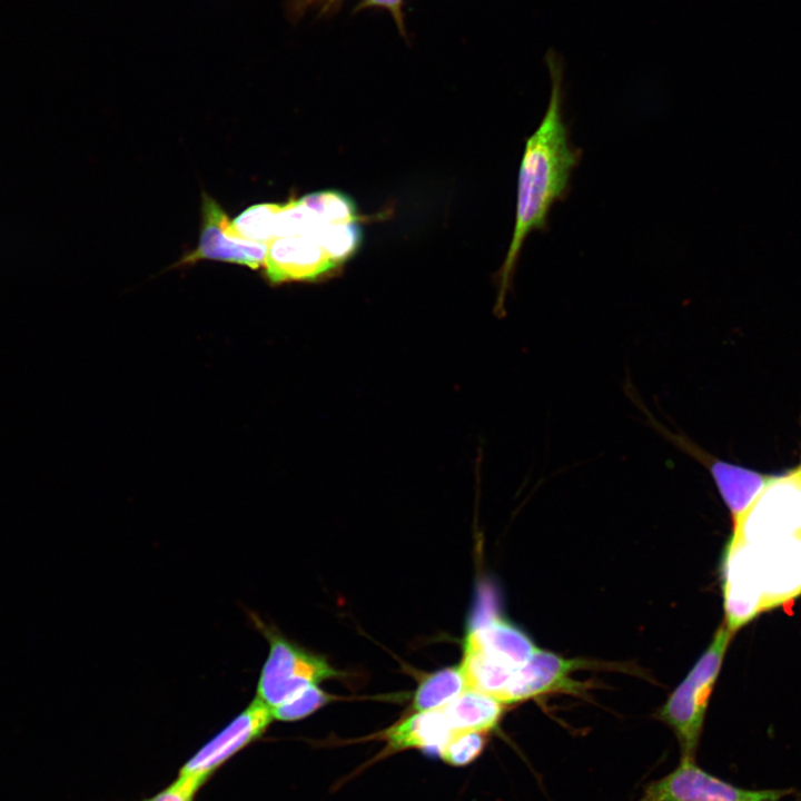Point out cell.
Returning <instances> with one entry per match:
<instances>
[{
  "instance_id": "cell-1",
  "label": "cell",
  "mask_w": 801,
  "mask_h": 801,
  "mask_svg": "<svg viewBox=\"0 0 801 801\" xmlns=\"http://www.w3.org/2000/svg\"><path fill=\"white\" fill-rule=\"evenodd\" d=\"M725 625L733 633L801 594V474L774 479L744 514L722 565Z\"/></svg>"
},
{
  "instance_id": "cell-2",
  "label": "cell",
  "mask_w": 801,
  "mask_h": 801,
  "mask_svg": "<svg viewBox=\"0 0 801 801\" xmlns=\"http://www.w3.org/2000/svg\"><path fill=\"white\" fill-rule=\"evenodd\" d=\"M544 60L551 78V95L540 125L525 141L518 170L515 224L500 270L497 306L504 301L524 241L531 233L546 229L550 210L554 202L567 196L572 172L581 159V150L572 145L563 115V59L548 49Z\"/></svg>"
},
{
  "instance_id": "cell-3",
  "label": "cell",
  "mask_w": 801,
  "mask_h": 801,
  "mask_svg": "<svg viewBox=\"0 0 801 801\" xmlns=\"http://www.w3.org/2000/svg\"><path fill=\"white\" fill-rule=\"evenodd\" d=\"M731 634L725 623L718 629L705 652L657 713L674 732L682 758L695 759L709 698Z\"/></svg>"
},
{
  "instance_id": "cell-4",
  "label": "cell",
  "mask_w": 801,
  "mask_h": 801,
  "mask_svg": "<svg viewBox=\"0 0 801 801\" xmlns=\"http://www.w3.org/2000/svg\"><path fill=\"white\" fill-rule=\"evenodd\" d=\"M249 617L269 643V653L261 668L255 696L270 710L308 686L339 675L323 657L290 642L257 614L250 613Z\"/></svg>"
},
{
  "instance_id": "cell-5",
  "label": "cell",
  "mask_w": 801,
  "mask_h": 801,
  "mask_svg": "<svg viewBox=\"0 0 801 801\" xmlns=\"http://www.w3.org/2000/svg\"><path fill=\"white\" fill-rule=\"evenodd\" d=\"M793 789L749 790L735 787L681 758L663 778L650 782L637 801H779Z\"/></svg>"
},
{
  "instance_id": "cell-6",
  "label": "cell",
  "mask_w": 801,
  "mask_h": 801,
  "mask_svg": "<svg viewBox=\"0 0 801 801\" xmlns=\"http://www.w3.org/2000/svg\"><path fill=\"white\" fill-rule=\"evenodd\" d=\"M257 696L179 769L178 777L200 789L228 760L260 739L273 722Z\"/></svg>"
},
{
  "instance_id": "cell-7",
  "label": "cell",
  "mask_w": 801,
  "mask_h": 801,
  "mask_svg": "<svg viewBox=\"0 0 801 801\" xmlns=\"http://www.w3.org/2000/svg\"><path fill=\"white\" fill-rule=\"evenodd\" d=\"M202 224L197 248L185 256L179 265L199 259L221 260L259 268L264 265L267 244L236 237L229 231L230 220L220 205L207 194L202 195Z\"/></svg>"
},
{
  "instance_id": "cell-8",
  "label": "cell",
  "mask_w": 801,
  "mask_h": 801,
  "mask_svg": "<svg viewBox=\"0 0 801 801\" xmlns=\"http://www.w3.org/2000/svg\"><path fill=\"white\" fill-rule=\"evenodd\" d=\"M585 665L586 661L568 660L537 649L525 664L513 672L498 700L506 705L552 692L580 693L586 685L570 675Z\"/></svg>"
},
{
  "instance_id": "cell-9",
  "label": "cell",
  "mask_w": 801,
  "mask_h": 801,
  "mask_svg": "<svg viewBox=\"0 0 801 801\" xmlns=\"http://www.w3.org/2000/svg\"><path fill=\"white\" fill-rule=\"evenodd\" d=\"M263 266L270 284L313 280L338 267L310 234L271 240Z\"/></svg>"
},
{
  "instance_id": "cell-10",
  "label": "cell",
  "mask_w": 801,
  "mask_h": 801,
  "mask_svg": "<svg viewBox=\"0 0 801 801\" xmlns=\"http://www.w3.org/2000/svg\"><path fill=\"white\" fill-rule=\"evenodd\" d=\"M464 649L481 651L513 669L525 664L537 650L522 630L500 615L471 629Z\"/></svg>"
},
{
  "instance_id": "cell-11",
  "label": "cell",
  "mask_w": 801,
  "mask_h": 801,
  "mask_svg": "<svg viewBox=\"0 0 801 801\" xmlns=\"http://www.w3.org/2000/svg\"><path fill=\"white\" fill-rule=\"evenodd\" d=\"M703 462L708 465L733 522L744 514L775 477L711 456Z\"/></svg>"
},
{
  "instance_id": "cell-12",
  "label": "cell",
  "mask_w": 801,
  "mask_h": 801,
  "mask_svg": "<svg viewBox=\"0 0 801 801\" xmlns=\"http://www.w3.org/2000/svg\"><path fill=\"white\" fill-rule=\"evenodd\" d=\"M454 731L441 709L415 712L384 733L390 752L422 749L439 754Z\"/></svg>"
},
{
  "instance_id": "cell-13",
  "label": "cell",
  "mask_w": 801,
  "mask_h": 801,
  "mask_svg": "<svg viewBox=\"0 0 801 801\" xmlns=\"http://www.w3.org/2000/svg\"><path fill=\"white\" fill-rule=\"evenodd\" d=\"M504 706L490 694L466 689L441 710L454 732L485 733L498 724Z\"/></svg>"
},
{
  "instance_id": "cell-14",
  "label": "cell",
  "mask_w": 801,
  "mask_h": 801,
  "mask_svg": "<svg viewBox=\"0 0 801 801\" xmlns=\"http://www.w3.org/2000/svg\"><path fill=\"white\" fill-rule=\"evenodd\" d=\"M467 690L498 696L508 684L516 669L481 651L464 649V659L459 666Z\"/></svg>"
},
{
  "instance_id": "cell-15",
  "label": "cell",
  "mask_w": 801,
  "mask_h": 801,
  "mask_svg": "<svg viewBox=\"0 0 801 801\" xmlns=\"http://www.w3.org/2000/svg\"><path fill=\"white\" fill-rule=\"evenodd\" d=\"M466 690L461 668L433 673L418 686L413 708L416 712L441 709Z\"/></svg>"
},
{
  "instance_id": "cell-16",
  "label": "cell",
  "mask_w": 801,
  "mask_h": 801,
  "mask_svg": "<svg viewBox=\"0 0 801 801\" xmlns=\"http://www.w3.org/2000/svg\"><path fill=\"white\" fill-rule=\"evenodd\" d=\"M280 204H258L248 207L229 224L236 237L269 244L276 238V219Z\"/></svg>"
},
{
  "instance_id": "cell-17",
  "label": "cell",
  "mask_w": 801,
  "mask_h": 801,
  "mask_svg": "<svg viewBox=\"0 0 801 801\" xmlns=\"http://www.w3.org/2000/svg\"><path fill=\"white\" fill-rule=\"evenodd\" d=\"M299 199L319 224L339 225L357 221L355 204L339 191H316Z\"/></svg>"
},
{
  "instance_id": "cell-18",
  "label": "cell",
  "mask_w": 801,
  "mask_h": 801,
  "mask_svg": "<svg viewBox=\"0 0 801 801\" xmlns=\"http://www.w3.org/2000/svg\"><path fill=\"white\" fill-rule=\"evenodd\" d=\"M310 235L338 266L355 253L360 241L357 221L339 225L318 224Z\"/></svg>"
},
{
  "instance_id": "cell-19",
  "label": "cell",
  "mask_w": 801,
  "mask_h": 801,
  "mask_svg": "<svg viewBox=\"0 0 801 801\" xmlns=\"http://www.w3.org/2000/svg\"><path fill=\"white\" fill-rule=\"evenodd\" d=\"M330 701V695L317 685H310L290 700L270 710L274 720L298 721L317 711Z\"/></svg>"
},
{
  "instance_id": "cell-20",
  "label": "cell",
  "mask_w": 801,
  "mask_h": 801,
  "mask_svg": "<svg viewBox=\"0 0 801 801\" xmlns=\"http://www.w3.org/2000/svg\"><path fill=\"white\" fill-rule=\"evenodd\" d=\"M485 742L484 732H454L439 756L451 765H466L482 753Z\"/></svg>"
},
{
  "instance_id": "cell-21",
  "label": "cell",
  "mask_w": 801,
  "mask_h": 801,
  "mask_svg": "<svg viewBox=\"0 0 801 801\" xmlns=\"http://www.w3.org/2000/svg\"><path fill=\"white\" fill-rule=\"evenodd\" d=\"M198 791L194 784L177 778L165 789L141 801H194Z\"/></svg>"
},
{
  "instance_id": "cell-22",
  "label": "cell",
  "mask_w": 801,
  "mask_h": 801,
  "mask_svg": "<svg viewBox=\"0 0 801 801\" xmlns=\"http://www.w3.org/2000/svg\"><path fill=\"white\" fill-rule=\"evenodd\" d=\"M383 7L390 11L397 26L403 30L402 0H364L362 7Z\"/></svg>"
},
{
  "instance_id": "cell-23",
  "label": "cell",
  "mask_w": 801,
  "mask_h": 801,
  "mask_svg": "<svg viewBox=\"0 0 801 801\" xmlns=\"http://www.w3.org/2000/svg\"><path fill=\"white\" fill-rule=\"evenodd\" d=\"M309 3H322L325 6V8L329 7L332 3L336 2L337 0H306Z\"/></svg>"
},
{
  "instance_id": "cell-24",
  "label": "cell",
  "mask_w": 801,
  "mask_h": 801,
  "mask_svg": "<svg viewBox=\"0 0 801 801\" xmlns=\"http://www.w3.org/2000/svg\"><path fill=\"white\" fill-rule=\"evenodd\" d=\"M795 801H801V795Z\"/></svg>"
},
{
  "instance_id": "cell-25",
  "label": "cell",
  "mask_w": 801,
  "mask_h": 801,
  "mask_svg": "<svg viewBox=\"0 0 801 801\" xmlns=\"http://www.w3.org/2000/svg\"><path fill=\"white\" fill-rule=\"evenodd\" d=\"M798 468H799V471H800V473H801V465H800Z\"/></svg>"
}]
</instances>
